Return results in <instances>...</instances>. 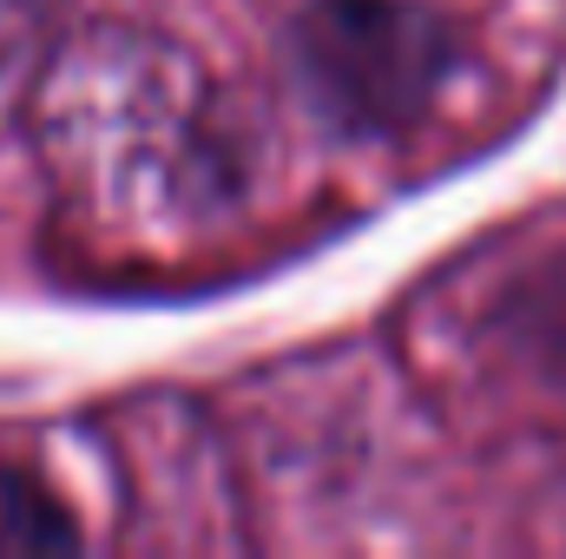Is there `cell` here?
<instances>
[{"label": "cell", "instance_id": "1", "mask_svg": "<svg viewBox=\"0 0 566 559\" xmlns=\"http://www.w3.org/2000/svg\"><path fill=\"white\" fill-rule=\"evenodd\" d=\"M296 80L349 133H402L454 66V33L409 0H316L296 20Z\"/></svg>", "mask_w": 566, "mask_h": 559}, {"label": "cell", "instance_id": "2", "mask_svg": "<svg viewBox=\"0 0 566 559\" xmlns=\"http://www.w3.org/2000/svg\"><path fill=\"white\" fill-rule=\"evenodd\" d=\"M80 547L73 514L20 467H0V559H60Z\"/></svg>", "mask_w": 566, "mask_h": 559}, {"label": "cell", "instance_id": "3", "mask_svg": "<svg viewBox=\"0 0 566 559\" xmlns=\"http://www.w3.org/2000/svg\"><path fill=\"white\" fill-rule=\"evenodd\" d=\"M53 0H0V73H13L27 60V46L40 40Z\"/></svg>", "mask_w": 566, "mask_h": 559}]
</instances>
